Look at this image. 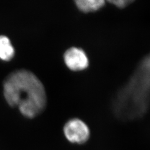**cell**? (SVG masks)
I'll use <instances>...</instances> for the list:
<instances>
[{
	"label": "cell",
	"mask_w": 150,
	"mask_h": 150,
	"mask_svg": "<svg viewBox=\"0 0 150 150\" xmlns=\"http://www.w3.org/2000/svg\"><path fill=\"white\" fill-rule=\"evenodd\" d=\"M4 96L8 103L18 108L26 117H35L44 110L46 94L36 76L27 70H18L8 76L4 84Z\"/></svg>",
	"instance_id": "cell-2"
},
{
	"label": "cell",
	"mask_w": 150,
	"mask_h": 150,
	"mask_svg": "<svg viewBox=\"0 0 150 150\" xmlns=\"http://www.w3.org/2000/svg\"><path fill=\"white\" fill-rule=\"evenodd\" d=\"M150 107V54L142 59L113 100L117 118L130 121L142 118Z\"/></svg>",
	"instance_id": "cell-1"
},
{
	"label": "cell",
	"mask_w": 150,
	"mask_h": 150,
	"mask_svg": "<svg viewBox=\"0 0 150 150\" xmlns=\"http://www.w3.org/2000/svg\"><path fill=\"white\" fill-rule=\"evenodd\" d=\"M109 2L116 6L117 7L120 8H125L126 6L129 5L131 3L133 2V1L131 0H114L110 1Z\"/></svg>",
	"instance_id": "cell-7"
},
{
	"label": "cell",
	"mask_w": 150,
	"mask_h": 150,
	"mask_svg": "<svg viewBox=\"0 0 150 150\" xmlns=\"http://www.w3.org/2000/svg\"><path fill=\"white\" fill-rule=\"evenodd\" d=\"M15 54V49L10 39L5 36H0V59L10 61Z\"/></svg>",
	"instance_id": "cell-5"
},
{
	"label": "cell",
	"mask_w": 150,
	"mask_h": 150,
	"mask_svg": "<svg viewBox=\"0 0 150 150\" xmlns=\"http://www.w3.org/2000/svg\"><path fill=\"white\" fill-rule=\"evenodd\" d=\"M103 0H78L75 1L77 8L83 12L97 11L105 5Z\"/></svg>",
	"instance_id": "cell-6"
},
{
	"label": "cell",
	"mask_w": 150,
	"mask_h": 150,
	"mask_svg": "<svg viewBox=\"0 0 150 150\" xmlns=\"http://www.w3.org/2000/svg\"><path fill=\"white\" fill-rule=\"evenodd\" d=\"M64 61L70 70L74 71L85 69L89 63L85 52L82 49L77 47H71L65 52Z\"/></svg>",
	"instance_id": "cell-4"
},
{
	"label": "cell",
	"mask_w": 150,
	"mask_h": 150,
	"mask_svg": "<svg viewBox=\"0 0 150 150\" xmlns=\"http://www.w3.org/2000/svg\"><path fill=\"white\" fill-rule=\"evenodd\" d=\"M63 131L66 139L74 144H84L90 137L88 126L79 118H72L69 120L64 124Z\"/></svg>",
	"instance_id": "cell-3"
}]
</instances>
